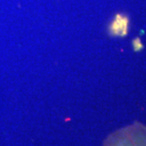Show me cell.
Instances as JSON below:
<instances>
[{
	"mask_svg": "<svg viewBox=\"0 0 146 146\" xmlns=\"http://www.w3.org/2000/svg\"><path fill=\"white\" fill-rule=\"evenodd\" d=\"M112 146H146V127L138 124L121 131L113 139Z\"/></svg>",
	"mask_w": 146,
	"mask_h": 146,
	"instance_id": "obj_1",
	"label": "cell"
}]
</instances>
